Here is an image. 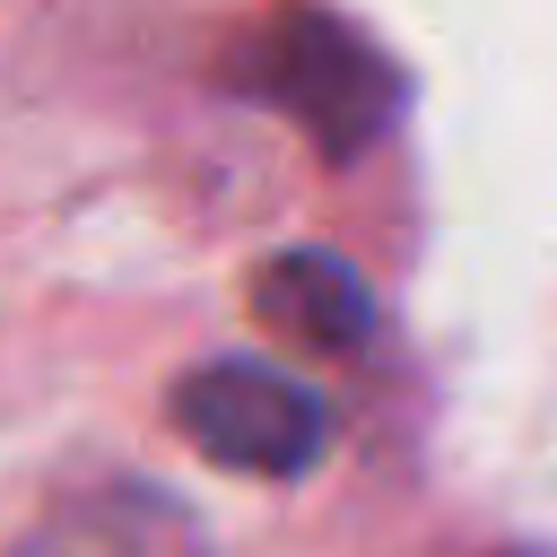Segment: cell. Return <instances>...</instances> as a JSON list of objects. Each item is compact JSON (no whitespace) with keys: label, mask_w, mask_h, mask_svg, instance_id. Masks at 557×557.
I'll return each instance as SVG.
<instances>
[{"label":"cell","mask_w":557,"mask_h":557,"mask_svg":"<svg viewBox=\"0 0 557 557\" xmlns=\"http://www.w3.org/2000/svg\"><path fill=\"white\" fill-rule=\"evenodd\" d=\"M252 305H261V322L278 331V339H296V348H322V357H339V348H357L366 339V322H374V305H366V278L339 261V252H278L261 278H252Z\"/></svg>","instance_id":"3957f363"},{"label":"cell","mask_w":557,"mask_h":557,"mask_svg":"<svg viewBox=\"0 0 557 557\" xmlns=\"http://www.w3.org/2000/svg\"><path fill=\"white\" fill-rule=\"evenodd\" d=\"M226 87L287 113L322 157H357L392 131L400 113V70L331 9L313 0H278L252 26H235L226 44Z\"/></svg>","instance_id":"6da1fadb"},{"label":"cell","mask_w":557,"mask_h":557,"mask_svg":"<svg viewBox=\"0 0 557 557\" xmlns=\"http://www.w3.org/2000/svg\"><path fill=\"white\" fill-rule=\"evenodd\" d=\"M174 426L226 461V470H252V479H296L313 470L331 418L305 383H287L278 366H244V357H218V366H191L174 383Z\"/></svg>","instance_id":"7a4b0ae2"}]
</instances>
